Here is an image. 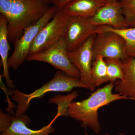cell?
<instances>
[{
  "label": "cell",
  "mask_w": 135,
  "mask_h": 135,
  "mask_svg": "<svg viewBox=\"0 0 135 135\" xmlns=\"http://www.w3.org/2000/svg\"><path fill=\"white\" fill-rule=\"evenodd\" d=\"M12 116L4 113L1 110L0 112V131L4 132L9 128L12 123Z\"/></svg>",
  "instance_id": "cell-20"
},
{
  "label": "cell",
  "mask_w": 135,
  "mask_h": 135,
  "mask_svg": "<svg viewBox=\"0 0 135 135\" xmlns=\"http://www.w3.org/2000/svg\"><path fill=\"white\" fill-rule=\"evenodd\" d=\"M69 16L62 9L58 8L53 18L39 32L31 47L29 55L47 49L63 38Z\"/></svg>",
  "instance_id": "cell-6"
},
{
  "label": "cell",
  "mask_w": 135,
  "mask_h": 135,
  "mask_svg": "<svg viewBox=\"0 0 135 135\" xmlns=\"http://www.w3.org/2000/svg\"><path fill=\"white\" fill-rule=\"evenodd\" d=\"M90 22L95 26H109L115 29L128 28L123 16L119 1L106 3L91 17Z\"/></svg>",
  "instance_id": "cell-10"
},
{
  "label": "cell",
  "mask_w": 135,
  "mask_h": 135,
  "mask_svg": "<svg viewBox=\"0 0 135 135\" xmlns=\"http://www.w3.org/2000/svg\"><path fill=\"white\" fill-rule=\"evenodd\" d=\"M79 95L77 91H74L66 95H57L49 99L50 103L57 104V113L55 117L51 121L53 123L56 119L61 116H68V109L73 100Z\"/></svg>",
  "instance_id": "cell-17"
},
{
  "label": "cell",
  "mask_w": 135,
  "mask_h": 135,
  "mask_svg": "<svg viewBox=\"0 0 135 135\" xmlns=\"http://www.w3.org/2000/svg\"><path fill=\"white\" fill-rule=\"evenodd\" d=\"M124 73L122 80L114 83L115 92L135 101V58L128 57L122 60Z\"/></svg>",
  "instance_id": "cell-11"
},
{
  "label": "cell",
  "mask_w": 135,
  "mask_h": 135,
  "mask_svg": "<svg viewBox=\"0 0 135 135\" xmlns=\"http://www.w3.org/2000/svg\"><path fill=\"white\" fill-rule=\"evenodd\" d=\"M96 28L90 18L69 16L64 36L68 52L81 46L90 36L95 33Z\"/></svg>",
  "instance_id": "cell-9"
},
{
  "label": "cell",
  "mask_w": 135,
  "mask_h": 135,
  "mask_svg": "<svg viewBox=\"0 0 135 135\" xmlns=\"http://www.w3.org/2000/svg\"><path fill=\"white\" fill-rule=\"evenodd\" d=\"M76 88L87 89L81 82L80 78L70 77L59 70L52 79L31 94H25L18 89L13 90L11 91L10 95L12 100L17 103L16 115L25 114L33 99L41 98L48 92H70Z\"/></svg>",
  "instance_id": "cell-3"
},
{
  "label": "cell",
  "mask_w": 135,
  "mask_h": 135,
  "mask_svg": "<svg viewBox=\"0 0 135 135\" xmlns=\"http://www.w3.org/2000/svg\"><path fill=\"white\" fill-rule=\"evenodd\" d=\"M107 67L109 81L114 83L117 80H122L124 73L122 65V60L113 59H104Z\"/></svg>",
  "instance_id": "cell-18"
},
{
  "label": "cell",
  "mask_w": 135,
  "mask_h": 135,
  "mask_svg": "<svg viewBox=\"0 0 135 135\" xmlns=\"http://www.w3.org/2000/svg\"><path fill=\"white\" fill-rule=\"evenodd\" d=\"M112 31L120 35L126 43V52L129 57L135 58V28L128 27L123 29H115L109 26H97L95 33Z\"/></svg>",
  "instance_id": "cell-15"
},
{
  "label": "cell",
  "mask_w": 135,
  "mask_h": 135,
  "mask_svg": "<svg viewBox=\"0 0 135 135\" xmlns=\"http://www.w3.org/2000/svg\"><path fill=\"white\" fill-rule=\"evenodd\" d=\"M58 8L50 7L43 17L38 22L25 29L21 36L14 44V49L8 59L9 68L17 70L29 55L30 49L41 29L53 18Z\"/></svg>",
  "instance_id": "cell-4"
},
{
  "label": "cell",
  "mask_w": 135,
  "mask_h": 135,
  "mask_svg": "<svg viewBox=\"0 0 135 135\" xmlns=\"http://www.w3.org/2000/svg\"><path fill=\"white\" fill-rule=\"evenodd\" d=\"M119 1L128 27L135 28V0H120Z\"/></svg>",
  "instance_id": "cell-19"
},
{
  "label": "cell",
  "mask_w": 135,
  "mask_h": 135,
  "mask_svg": "<svg viewBox=\"0 0 135 135\" xmlns=\"http://www.w3.org/2000/svg\"><path fill=\"white\" fill-rule=\"evenodd\" d=\"M105 4L102 0H71L62 9L70 16L90 18Z\"/></svg>",
  "instance_id": "cell-13"
},
{
  "label": "cell",
  "mask_w": 135,
  "mask_h": 135,
  "mask_svg": "<svg viewBox=\"0 0 135 135\" xmlns=\"http://www.w3.org/2000/svg\"><path fill=\"white\" fill-rule=\"evenodd\" d=\"M91 75L93 83L95 87L109 81L106 62L102 56H98L93 61Z\"/></svg>",
  "instance_id": "cell-16"
},
{
  "label": "cell",
  "mask_w": 135,
  "mask_h": 135,
  "mask_svg": "<svg viewBox=\"0 0 135 135\" xmlns=\"http://www.w3.org/2000/svg\"><path fill=\"white\" fill-rule=\"evenodd\" d=\"M71 0H55L53 4L58 9H62Z\"/></svg>",
  "instance_id": "cell-21"
},
{
  "label": "cell",
  "mask_w": 135,
  "mask_h": 135,
  "mask_svg": "<svg viewBox=\"0 0 135 135\" xmlns=\"http://www.w3.org/2000/svg\"><path fill=\"white\" fill-rule=\"evenodd\" d=\"M102 1L105 3H108L116 2L118 1V0H102Z\"/></svg>",
  "instance_id": "cell-22"
},
{
  "label": "cell",
  "mask_w": 135,
  "mask_h": 135,
  "mask_svg": "<svg viewBox=\"0 0 135 135\" xmlns=\"http://www.w3.org/2000/svg\"><path fill=\"white\" fill-rule=\"evenodd\" d=\"M64 37L50 47L39 53L29 55L26 60L48 63L70 77L80 78L79 72L68 57Z\"/></svg>",
  "instance_id": "cell-5"
},
{
  "label": "cell",
  "mask_w": 135,
  "mask_h": 135,
  "mask_svg": "<svg viewBox=\"0 0 135 135\" xmlns=\"http://www.w3.org/2000/svg\"><path fill=\"white\" fill-rule=\"evenodd\" d=\"M49 5L43 0H0V13L7 22L9 43H15L25 29L40 20Z\"/></svg>",
  "instance_id": "cell-1"
},
{
  "label": "cell",
  "mask_w": 135,
  "mask_h": 135,
  "mask_svg": "<svg viewBox=\"0 0 135 135\" xmlns=\"http://www.w3.org/2000/svg\"><path fill=\"white\" fill-rule=\"evenodd\" d=\"M8 40L7 22L6 18L2 15H0V56L3 73L1 75L5 78L8 87L14 89L15 86L13 81L10 77L9 68L8 65V54L10 47Z\"/></svg>",
  "instance_id": "cell-14"
},
{
  "label": "cell",
  "mask_w": 135,
  "mask_h": 135,
  "mask_svg": "<svg viewBox=\"0 0 135 135\" xmlns=\"http://www.w3.org/2000/svg\"><path fill=\"white\" fill-rule=\"evenodd\" d=\"M114 86V83H110L98 89L87 99L78 102L73 101L68 107V116L80 122L83 127L89 128L95 133H99L101 130L99 109L114 101L130 99L119 93L113 94Z\"/></svg>",
  "instance_id": "cell-2"
},
{
  "label": "cell",
  "mask_w": 135,
  "mask_h": 135,
  "mask_svg": "<svg viewBox=\"0 0 135 135\" xmlns=\"http://www.w3.org/2000/svg\"><path fill=\"white\" fill-rule=\"evenodd\" d=\"M96 34L93 46V62L98 56L121 60L129 57L126 52L125 41L120 35L112 31Z\"/></svg>",
  "instance_id": "cell-8"
},
{
  "label": "cell",
  "mask_w": 135,
  "mask_h": 135,
  "mask_svg": "<svg viewBox=\"0 0 135 135\" xmlns=\"http://www.w3.org/2000/svg\"><path fill=\"white\" fill-rule=\"evenodd\" d=\"M30 122L31 120L26 114L12 116L11 125L0 135H50L55 131V129L52 127L53 123L51 122L38 130H33L27 127Z\"/></svg>",
  "instance_id": "cell-12"
},
{
  "label": "cell",
  "mask_w": 135,
  "mask_h": 135,
  "mask_svg": "<svg viewBox=\"0 0 135 135\" xmlns=\"http://www.w3.org/2000/svg\"><path fill=\"white\" fill-rule=\"evenodd\" d=\"M83 135H90L89 134H88V133H87V131L85 130V132H84V134ZM104 135H111L109 134H105Z\"/></svg>",
  "instance_id": "cell-24"
},
{
  "label": "cell",
  "mask_w": 135,
  "mask_h": 135,
  "mask_svg": "<svg viewBox=\"0 0 135 135\" xmlns=\"http://www.w3.org/2000/svg\"><path fill=\"white\" fill-rule=\"evenodd\" d=\"M96 35L93 34L81 46L68 53L70 61L79 72L81 82L92 91L96 88L92 81L91 68L93 60V46Z\"/></svg>",
  "instance_id": "cell-7"
},
{
  "label": "cell",
  "mask_w": 135,
  "mask_h": 135,
  "mask_svg": "<svg viewBox=\"0 0 135 135\" xmlns=\"http://www.w3.org/2000/svg\"><path fill=\"white\" fill-rule=\"evenodd\" d=\"M43 1L47 4H49L50 3H53V1L55 0H43Z\"/></svg>",
  "instance_id": "cell-23"
}]
</instances>
